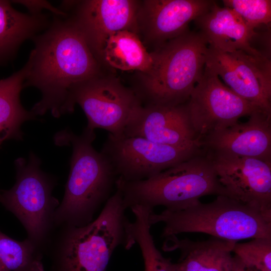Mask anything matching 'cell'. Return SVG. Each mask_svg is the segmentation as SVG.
Returning a JSON list of instances; mask_svg holds the SVG:
<instances>
[{"mask_svg": "<svg viewBox=\"0 0 271 271\" xmlns=\"http://www.w3.org/2000/svg\"><path fill=\"white\" fill-rule=\"evenodd\" d=\"M239 121L214 131L200 141L207 152L271 161V114L254 112Z\"/></svg>", "mask_w": 271, "mask_h": 271, "instance_id": "15", "label": "cell"}, {"mask_svg": "<svg viewBox=\"0 0 271 271\" xmlns=\"http://www.w3.org/2000/svg\"><path fill=\"white\" fill-rule=\"evenodd\" d=\"M73 99L84 112L86 127L102 128L114 136H121L134 114L142 106L134 90L113 77L97 76L78 85Z\"/></svg>", "mask_w": 271, "mask_h": 271, "instance_id": "9", "label": "cell"}, {"mask_svg": "<svg viewBox=\"0 0 271 271\" xmlns=\"http://www.w3.org/2000/svg\"><path fill=\"white\" fill-rule=\"evenodd\" d=\"M27 71L26 63L9 77L0 79V146L8 140H22V124L36 118L31 110L23 106L20 100Z\"/></svg>", "mask_w": 271, "mask_h": 271, "instance_id": "20", "label": "cell"}, {"mask_svg": "<svg viewBox=\"0 0 271 271\" xmlns=\"http://www.w3.org/2000/svg\"><path fill=\"white\" fill-rule=\"evenodd\" d=\"M223 3L225 7L237 13L253 30L260 25H267L270 22V0H224Z\"/></svg>", "mask_w": 271, "mask_h": 271, "instance_id": "25", "label": "cell"}, {"mask_svg": "<svg viewBox=\"0 0 271 271\" xmlns=\"http://www.w3.org/2000/svg\"><path fill=\"white\" fill-rule=\"evenodd\" d=\"M27 62L24 87H34L41 98L31 109L36 116L49 112L55 117L70 113L75 89L99 74V64L82 33L70 18L57 16L42 34Z\"/></svg>", "mask_w": 271, "mask_h": 271, "instance_id": "1", "label": "cell"}, {"mask_svg": "<svg viewBox=\"0 0 271 271\" xmlns=\"http://www.w3.org/2000/svg\"><path fill=\"white\" fill-rule=\"evenodd\" d=\"M235 271H256L252 269H247L244 268L242 265H241L238 268H237Z\"/></svg>", "mask_w": 271, "mask_h": 271, "instance_id": "27", "label": "cell"}, {"mask_svg": "<svg viewBox=\"0 0 271 271\" xmlns=\"http://www.w3.org/2000/svg\"><path fill=\"white\" fill-rule=\"evenodd\" d=\"M214 1L146 0L138 13L139 31L160 45L188 31L189 23L206 12Z\"/></svg>", "mask_w": 271, "mask_h": 271, "instance_id": "16", "label": "cell"}, {"mask_svg": "<svg viewBox=\"0 0 271 271\" xmlns=\"http://www.w3.org/2000/svg\"><path fill=\"white\" fill-rule=\"evenodd\" d=\"M40 164L33 153L28 160L17 159L15 185L10 190H0V203L19 219L28 238L39 247L47 237L60 204L52 194L54 180L41 170Z\"/></svg>", "mask_w": 271, "mask_h": 271, "instance_id": "7", "label": "cell"}, {"mask_svg": "<svg viewBox=\"0 0 271 271\" xmlns=\"http://www.w3.org/2000/svg\"><path fill=\"white\" fill-rule=\"evenodd\" d=\"M165 238L164 251L178 249L181 253L178 261L172 263V271H235L241 265L232 255L236 241L213 236L198 241L176 235Z\"/></svg>", "mask_w": 271, "mask_h": 271, "instance_id": "18", "label": "cell"}, {"mask_svg": "<svg viewBox=\"0 0 271 271\" xmlns=\"http://www.w3.org/2000/svg\"><path fill=\"white\" fill-rule=\"evenodd\" d=\"M50 24L45 14L21 13L10 2L0 0V64L13 57L23 42Z\"/></svg>", "mask_w": 271, "mask_h": 271, "instance_id": "19", "label": "cell"}, {"mask_svg": "<svg viewBox=\"0 0 271 271\" xmlns=\"http://www.w3.org/2000/svg\"><path fill=\"white\" fill-rule=\"evenodd\" d=\"M126 210L116 188L95 219L82 226H65L57 271H106L118 247L129 249L135 244L128 232Z\"/></svg>", "mask_w": 271, "mask_h": 271, "instance_id": "6", "label": "cell"}, {"mask_svg": "<svg viewBox=\"0 0 271 271\" xmlns=\"http://www.w3.org/2000/svg\"><path fill=\"white\" fill-rule=\"evenodd\" d=\"M140 3L133 0H87L78 3L70 18L83 34L99 62L108 38L121 31L138 34Z\"/></svg>", "mask_w": 271, "mask_h": 271, "instance_id": "13", "label": "cell"}, {"mask_svg": "<svg viewBox=\"0 0 271 271\" xmlns=\"http://www.w3.org/2000/svg\"><path fill=\"white\" fill-rule=\"evenodd\" d=\"M151 225L163 223V237L201 232L237 242L249 238H271V216L229 197L218 195L212 202L199 200L183 209L152 212Z\"/></svg>", "mask_w": 271, "mask_h": 271, "instance_id": "5", "label": "cell"}, {"mask_svg": "<svg viewBox=\"0 0 271 271\" xmlns=\"http://www.w3.org/2000/svg\"><path fill=\"white\" fill-rule=\"evenodd\" d=\"M232 252L244 267L256 271H271V238H256L235 243Z\"/></svg>", "mask_w": 271, "mask_h": 271, "instance_id": "24", "label": "cell"}, {"mask_svg": "<svg viewBox=\"0 0 271 271\" xmlns=\"http://www.w3.org/2000/svg\"><path fill=\"white\" fill-rule=\"evenodd\" d=\"M204 152L200 146L177 147L110 133L101 151L117 178L126 182L149 179Z\"/></svg>", "mask_w": 271, "mask_h": 271, "instance_id": "8", "label": "cell"}, {"mask_svg": "<svg viewBox=\"0 0 271 271\" xmlns=\"http://www.w3.org/2000/svg\"><path fill=\"white\" fill-rule=\"evenodd\" d=\"M122 71L136 70L145 73L153 64L151 53L147 51L138 34L121 31L110 36L106 42L100 61Z\"/></svg>", "mask_w": 271, "mask_h": 271, "instance_id": "21", "label": "cell"}, {"mask_svg": "<svg viewBox=\"0 0 271 271\" xmlns=\"http://www.w3.org/2000/svg\"><path fill=\"white\" fill-rule=\"evenodd\" d=\"M194 21L210 47L224 51L241 50L255 56H267L251 45L256 35L255 30L229 8L220 7L214 2Z\"/></svg>", "mask_w": 271, "mask_h": 271, "instance_id": "17", "label": "cell"}, {"mask_svg": "<svg viewBox=\"0 0 271 271\" xmlns=\"http://www.w3.org/2000/svg\"><path fill=\"white\" fill-rule=\"evenodd\" d=\"M95 137L94 130L87 127L80 135L66 128L54 136L56 145L72 148L64 195L54 214L55 224H88L113 194L117 177L106 157L93 148Z\"/></svg>", "mask_w": 271, "mask_h": 271, "instance_id": "2", "label": "cell"}, {"mask_svg": "<svg viewBox=\"0 0 271 271\" xmlns=\"http://www.w3.org/2000/svg\"><path fill=\"white\" fill-rule=\"evenodd\" d=\"M206 152L228 197L271 216V161Z\"/></svg>", "mask_w": 271, "mask_h": 271, "instance_id": "12", "label": "cell"}, {"mask_svg": "<svg viewBox=\"0 0 271 271\" xmlns=\"http://www.w3.org/2000/svg\"><path fill=\"white\" fill-rule=\"evenodd\" d=\"M0 271H8L0 262Z\"/></svg>", "mask_w": 271, "mask_h": 271, "instance_id": "28", "label": "cell"}, {"mask_svg": "<svg viewBox=\"0 0 271 271\" xmlns=\"http://www.w3.org/2000/svg\"><path fill=\"white\" fill-rule=\"evenodd\" d=\"M122 136L177 147H202L192 127L186 103L176 106H142Z\"/></svg>", "mask_w": 271, "mask_h": 271, "instance_id": "14", "label": "cell"}, {"mask_svg": "<svg viewBox=\"0 0 271 271\" xmlns=\"http://www.w3.org/2000/svg\"><path fill=\"white\" fill-rule=\"evenodd\" d=\"M130 209L134 220L129 221L128 230L134 244L142 254L145 271H172V262L163 256L157 248L151 233L150 216L154 210L143 205H134Z\"/></svg>", "mask_w": 271, "mask_h": 271, "instance_id": "22", "label": "cell"}, {"mask_svg": "<svg viewBox=\"0 0 271 271\" xmlns=\"http://www.w3.org/2000/svg\"><path fill=\"white\" fill-rule=\"evenodd\" d=\"M208 43L200 32L187 31L152 52L150 70L142 74L136 93L148 105L186 103L205 66Z\"/></svg>", "mask_w": 271, "mask_h": 271, "instance_id": "4", "label": "cell"}, {"mask_svg": "<svg viewBox=\"0 0 271 271\" xmlns=\"http://www.w3.org/2000/svg\"><path fill=\"white\" fill-rule=\"evenodd\" d=\"M15 3L21 4L24 5L29 10L30 13L34 14L41 13V11L43 9H46L51 11L57 16H66L67 14L61 10H58L46 1H18Z\"/></svg>", "mask_w": 271, "mask_h": 271, "instance_id": "26", "label": "cell"}, {"mask_svg": "<svg viewBox=\"0 0 271 271\" xmlns=\"http://www.w3.org/2000/svg\"><path fill=\"white\" fill-rule=\"evenodd\" d=\"M186 105L200 142L207 134L234 124L241 117L262 111L225 85L205 66Z\"/></svg>", "mask_w": 271, "mask_h": 271, "instance_id": "10", "label": "cell"}, {"mask_svg": "<svg viewBox=\"0 0 271 271\" xmlns=\"http://www.w3.org/2000/svg\"><path fill=\"white\" fill-rule=\"evenodd\" d=\"M115 188L120 190L126 209L140 205L153 209L162 206L175 211L206 195L228 196L205 151L147 179L126 182L117 178Z\"/></svg>", "mask_w": 271, "mask_h": 271, "instance_id": "3", "label": "cell"}, {"mask_svg": "<svg viewBox=\"0 0 271 271\" xmlns=\"http://www.w3.org/2000/svg\"><path fill=\"white\" fill-rule=\"evenodd\" d=\"M39 248L28 238L18 241L0 231V262L8 271H44Z\"/></svg>", "mask_w": 271, "mask_h": 271, "instance_id": "23", "label": "cell"}, {"mask_svg": "<svg viewBox=\"0 0 271 271\" xmlns=\"http://www.w3.org/2000/svg\"><path fill=\"white\" fill-rule=\"evenodd\" d=\"M205 66L238 96L271 114V63L267 56H255L241 50L224 51L208 46Z\"/></svg>", "mask_w": 271, "mask_h": 271, "instance_id": "11", "label": "cell"}]
</instances>
